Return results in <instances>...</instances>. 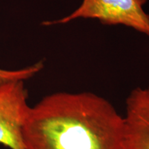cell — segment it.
I'll list each match as a JSON object with an SVG mask.
<instances>
[{"instance_id": "obj_1", "label": "cell", "mask_w": 149, "mask_h": 149, "mask_svg": "<svg viewBox=\"0 0 149 149\" xmlns=\"http://www.w3.org/2000/svg\"><path fill=\"white\" fill-rule=\"evenodd\" d=\"M26 149H125V122L108 100L91 92H57L31 107Z\"/></svg>"}, {"instance_id": "obj_2", "label": "cell", "mask_w": 149, "mask_h": 149, "mask_svg": "<svg viewBox=\"0 0 149 149\" xmlns=\"http://www.w3.org/2000/svg\"><path fill=\"white\" fill-rule=\"evenodd\" d=\"M148 0H83L78 8L63 18L46 21V26L64 24L77 19H94L108 26L123 25L149 37Z\"/></svg>"}, {"instance_id": "obj_3", "label": "cell", "mask_w": 149, "mask_h": 149, "mask_svg": "<svg viewBox=\"0 0 149 149\" xmlns=\"http://www.w3.org/2000/svg\"><path fill=\"white\" fill-rule=\"evenodd\" d=\"M24 81L0 86V144L9 149H26L23 132L31 107Z\"/></svg>"}, {"instance_id": "obj_4", "label": "cell", "mask_w": 149, "mask_h": 149, "mask_svg": "<svg viewBox=\"0 0 149 149\" xmlns=\"http://www.w3.org/2000/svg\"><path fill=\"white\" fill-rule=\"evenodd\" d=\"M125 149H149V88L137 87L126 99Z\"/></svg>"}, {"instance_id": "obj_5", "label": "cell", "mask_w": 149, "mask_h": 149, "mask_svg": "<svg viewBox=\"0 0 149 149\" xmlns=\"http://www.w3.org/2000/svg\"><path fill=\"white\" fill-rule=\"evenodd\" d=\"M44 67L42 61L36 64L17 70L0 68V86L14 81H26L38 73Z\"/></svg>"}]
</instances>
